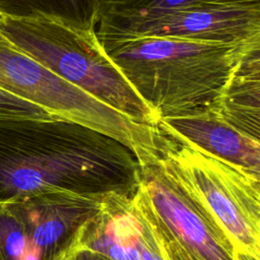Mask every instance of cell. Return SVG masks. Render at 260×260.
<instances>
[{"label":"cell","mask_w":260,"mask_h":260,"mask_svg":"<svg viewBox=\"0 0 260 260\" xmlns=\"http://www.w3.org/2000/svg\"><path fill=\"white\" fill-rule=\"evenodd\" d=\"M128 172L127 148L109 135L60 117L0 115V204L48 192L107 198Z\"/></svg>","instance_id":"1"},{"label":"cell","mask_w":260,"mask_h":260,"mask_svg":"<svg viewBox=\"0 0 260 260\" xmlns=\"http://www.w3.org/2000/svg\"><path fill=\"white\" fill-rule=\"evenodd\" d=\"M94 36L102 52L158 120L212 109L237 66L250 52L260 49V42Z\"/></svg>","instance_id":"2"},{"label":"cell","mask_w":260,"mask_h":260,"mask_svg":"<svg viewBox=\"0 0 260 260\" xmlns=\"http://www.w3.org/2000/svg\"><path fill=\"white\" fill-rule=\"evenodd\" d=\"M0 32L19 51L131 120L157 126L156 114L100 49L92 28L48 16L0 15Z\"/></svg>","instance_id":"3"},{"label":"cell","mask_w":260,"mask_h":260,"mask_svg":"<svg viewBox=\"0 0 260 260\" xmlns=\"http://www.w3.org/2000/svg\"><path fill=\"white\" fill-rule=\"evenodd\" d=\"M132 199L167 260H235L226 233L159 157L139 164Z\"/></svg>","instance_id":"4"},{"label":"cell","mask_w":260,"mask_h":260,"mask_svg":"<svg viewBox=\"0 0 260 260\" xmlns=\"http://www.w3.org/2000/svg\"><path fill=\"white\" fill-rule=\"evenodd\" d=\"M167 136L164 165L214 217L235 252L260 259V179Z\"/></svg>","instance_id":"5"},{"label":"cell","mask_w":260,"mask_h":260,"mask_svg":"<svg viewBox=\"0 0 260 260\" xmlns=\"http://www.w3.org/2000/svg\"><path fill=\"white\" fill-rule=\"evenodd\" d=\"M104 199L40 193L0 204V260H61Z\"/></svg>","instance_id":"6"},{"label":"cell","mask_w":260,"mask_h":260,"mask_svg":"<svg viewBox=\"0 0 260 260\" xmlns=\"http://www.w3.org/2000/svg\"><path fill=\"white\" fill-rule=\"evenodd\" d=\"M0 89L40 106L50 114L109 135L134 147L143 125L64 80L16 49L0 32Z\"/></svg>","instance_id":"7"},{"label":"cell","mask_w":260,"mask_h":260,"mask_svg":"<svg viewBox=\"0 0 260 260\" xmlns=\"http://www.w3.org/2000/svg\"><path fill=\"white\" fill-rule=\"evenodd\" d=\"M94 32L226 44L260 42V4H207L148 17L95 22Z\"/></svg>","instance_id":"8"},{"label":"cell","mask_w":260,"mask_h":260,"mask_svg":"<svg viewBox=\"0 0 260 260\" xmlns=\"http://www.w3.org/2000/svg\"><path fill=\"white\" fill-rule=\"evenodd\" d=\"M157 127L173 139L260 179V141L236 130L212 111L159 119Z\"/></svg>","instance_id":"9"},{"label":"cell","mask_w":260,"mask_h":260,"mask_svg":"<svg viewBox=\"0 0 260 260\" xmlns=\"http://www.w3.org/2000/svg\"><path fill=\"white\" fill-rule=\"evenodd\" d=\"M139 233L132 196H111L104 199L99 213L84 225L75 247L110 260H141Z\"/></svg>","instance_id":"10"},{"label":"cell","mask_w":260,"mask_h":260,"mask_svg":"<svg viewBox=\"0 0 260 260\" xmlns=\"http://www.w3.org/2000/svg\"><path fill=\"white\" fill-rule=\"evenodd\" d=\"M210 111L236 130L260 141V49L241 61Z\"/></svg>","instance_id":"11"},{"label":"cell","mask_w":260,"mask_h":260,"mask_svg":"<svg viewBox=\"0 0 260 260\" xmlns=\"http://www.w3.org/2000/svg\"><path fill=\"white\" fill-rule=\"evenodd\" d=\"M207 4H260V0H95L93 23L148 17Z\"/></svg>","instance_id":"12"},{"label":"cell","mask_w":260,"mask_h":260,"mask_svg":"<svg viewBox=\"0 0 260 260\" xmlns=\"http://www.w3.org/2000/svg\"><path fill=\"white\" fill-rule=\"evenodd\" d=\"M95 0H0V15L48 16L81 28H92Z\"/></svg>","instance_id":"13"},{"label":"cell","mask_w":260,"mask_h":260,"mask_svg":"<svg viewBox=\"0 0 260 260\" xmlns=\"http://www.w3.org/2000/svg\"><path fill=\"white\" fill-rule=\"evenodd\" d=\"M0 115L30 118H54L45 109L0 89Z\"/></svg>","instance_id":"14"},{"label":"cell","mask_w":260,"mask_h":260,"mask_svg":"<svg viewBox=\"0 0 260 260\" xmlns=\"http://www.w3.org/2000/svg\"><path fill=\"white\" fill-rule=\"evenodd\" d=\"M61 260H110L107 257L81 247H74Z\"/></svg>","instance_id":"15"},{"label":"cell","mask_w":260,"mask_h":260,"mask_svg":"<svg viewBox=\"0 0 260 260\" xmlns=\"http://www.w3.org/2000/svg\"><path fill=\"white\" fill-rule=\"evenodd\" d=\"M235 260H260V259L255 258V257H253L247 253H244V252H236Z\"/></svg>","instance_id":"16"}]
</instances>
